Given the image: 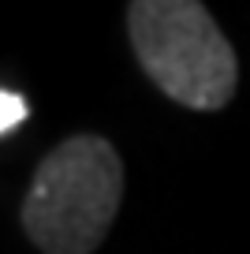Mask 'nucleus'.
Here are the masks:
<instances>
[{"instance_id": "obj_2", "label": "nucleus", "mask_w": 250, "mask_h": 254, "mask_svg": "<svg viewBox=\"0 0 250 254\" xmlns=\"http://www.w3.org/2000/svg\"><path fill=\"white\" fill-rule=\"evenodd\" d=\"M127 30L142 71L172 97L198 112H217L239 86L232 41L198 0H134Z\"/></svg>"}, {"instance_id": "obj_1", "label": "nucleus", "mask_w": 250, "mask_h": 254, "mask_svg": "<svg viewBox=\"0 0 250 254\" xmlns=\"http://www.w3.org/2000/svg\"><path fill=\"white\" fill-rule=\"evenodd\" d=\"M124 198V165L109 138L71 135L38 165L23 228L41 254H94Z\"/></svg>"}, {"instance_id": "obj_3", "label": "nucleus", "mask_w": 250, "mask_h": 254, "mask_svg": "<svg viewBox=\"0 0 250 254\" xmlns=\"http://www.w3.org/2000/svg\"><path fill=\"white\" fill-rule=\"evenodd\" d=\"M26 112H30V105H26L23 94H15V90H0V135H8L11 127H19L26 120Z\"/></svg>"}]
</instances>
